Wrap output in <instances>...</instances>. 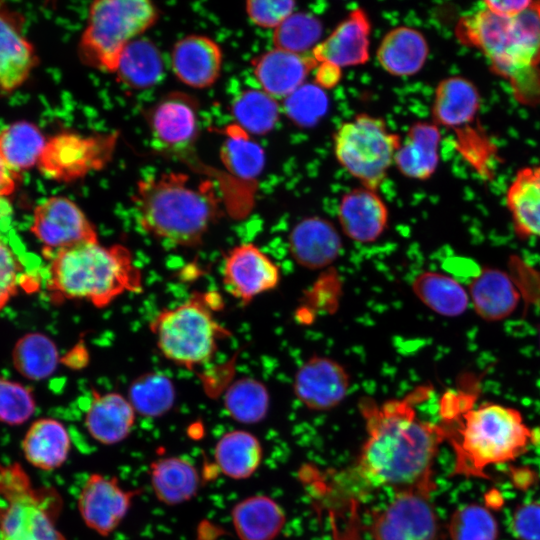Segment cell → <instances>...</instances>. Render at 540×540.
<instances>
[{
    "label": "cell",
    "instance_id": "cell-1",
    "mask_svg": "<svg viewBox=\"0 0 540 540\" xmlns=\"http://www.w3.org/2000/svg\"><path fill=\"white\" fill-rule=\"evenodd\" d=\"M428 392L421 386L403 398L381 404L371 398L359 401L366 440L353 465L340 474L356 492L387 488L395 494H430L434 490L433 464L445 433L442 425L417 417L415 407Z\"/></svg>",
    "mask_w": 540,
    "mask_h": 540
},
{
    "label": "cell",
    "instance_id": "cell-2",
    "mask_svg": "<svg viewBox=\"0 0 540 540\" xmlns=\"http://www.w3.org/2000/svg\"><path fill=\"white\" fill-rule=\"evenodd\" d=\"M132 202L140 227L182 247H196L220 214L212 184L196 183L183 172H164L139 180Z\"/></svg>",
    "mask_w": 540,
    "mask_h": 540
},
{
    "label": "cell",
    "instance_id": "cell-3",
    "mask_svg": "<svg viewBox=\"0 0 540 540\" xmlns=\"http://www.w3.org/2000/svg\"><path fill=\"white\" fill-rule=\"evenodd\" d=\"M47 289L59 302L86 300L103 308L124 293L141 292L142 273L127 247L85 242L51 255Z\"/></svg>",
    "mask_w": 540,
    "mask_h": 540
},
{
    "label": "cell",
    "instance_id": "cell-4",
    "mask_svg": "<svg viewBox=\"0 0 540 540\" xmlns=\"http://www.w3.org/2000/svg\"><path fill=\"white\" fill-rule=\"evenodd\" d=\"M452 420L456 424L442 427L454 450V475L488 477L487 467L515 459L532 440L520 412L500 404H483Z\"/></svg>",
    "mask_w": 540,
    "mask_h": 540
},
{
    "label": "cell",
    "instance_id": "cell-5",
    "mask_svg": "<svg viewBox=\"0 0 540 540\" xmlns=\"http://www.w3.org/2000/svg\"><path fill=\"white\" fill-rule=\"evenodd\" d=\"M222 306L218 294L195 292L178 306L159 312L150 330L163 356L187 369L210 361L218 342L230 335L214 316Z\"/></svg>",
    "mask_w": 540,
    "mask_h": 540
},
{
    "label": "cell",
    "instance_id": "cell-6",
    "mask_svg": "<svg viewBox=\"0 0 540 540\" xmlns=\"http://www.w3.org/2000/svg\"><path fill=\"white\" fill-rule=\"evenodd\" d=\"M62 496L35 486L24 467L0 462V540H66L57 528Z\"/></svg>",
    "mask_w": 540,
    "mask_h": 540
},
{
    "label": "cell",
    "instance_id": "cell-7",
    "mask_svg": "<svg viewBox=\"0 0 540 540\" xmlns=\"http://www.w3.org/2000/svg\"><path fill=\"white\" fill-rule=\"evenodd\" d=\"M159 18L147 0H97L90 4L86 26L78 42L83 64L114 74L124 49Z\"/></svg>",
    "mask_w": 540,
    "mask_h": 540
},
{
    "label": "cell",
    "instance_id": "cell-8",
    "mask_svg": "<svg viewBox=\"0 0 540 540\" xmlns=\"http://www.w3.org/2000/svg\"><path fill=\"white\" fill-rule=\"evenodd\" d=\"M400 143V135L390 131L383 119L361 113L338 127L334 153L363 187L377 191L394 164Z\"/></svg>",
    "mask_w": 540,
    "mask_h": 540
},
{
    "label": "cell",
    "instance_id": "cell-9",
    "mask_svg": "<svg viewBox=\"0 0 540 540\" xmlns=\"http://www.w3.org/2000/svg\"><path fill=\"white\" fill-rule=\"evenodd\" d=\"M119 132H60L47 139L37 164L51 180L68 183L105 168L113 159Z\"/></svg>",
    "mask_w": 540,
    "mask_h": 540
},
{
    "label": "cell",
    "instance_id": "cell-10",
    "mask_svg": "<svg viewBox=\"0 0 540 540\" xmlns=\"http://www.w3.org/2000/svg\"><path fill=\"white\" fill-rule=\"evenodd\" d=\"M429 495L418 491L396 493L373 514L372 540H435L438 520Z\"/></svg>",
    "mask_w": 540,
    "mask_h": 540
},
{
    "label": "cell",
    "instance_id": "cell-11",
    "mask_svg": "<svg viewBox=\"0 0 540 540\" xmlns=\"http://www.w3.org/2000/svg\"><path fill=\"white\" fill-rule=\"evenodd\" d=\"M30 231L51 255L80 243L98 241L86 214L64 196L49 197L35 207Z\"/></svg>",
    "mask_w": 540,
    "mask_h": 540
},
{
    "label": "cell",
    "instance_id": "cell-12",
    "mask_svg": "<svg viewBox=\"0 0 540 540\" xmlns=\"http://www.w3.org/2000/svg\"><path fill=\"white\" fill-rule=\"evenodd\" d=\"M222 278L225 290L243 305L275 289L281 280L279 266L258 246L242 243L224 258Z\"/></svg>",
    "mask_w": 540,
    "mask_h": 540
},
{
    "label": "cell",
    "instance_id": "cell-13",
    "mask_svg": "<svg viewBox=\"0 0 540 540\" xmlns=\"http://www.w3.org/2000/svg\"><path fill=\"white\" fill-rule=\"evenodd\" d=\"M139 494V490L124 489L116 477L92 473L79 492L77 508L89 529L107 537L123 521Z\"/></svg>",
    "mask_w": 540,
    "mask_h": 540
},
{
    "label": "cell",
    "instance_id": "cell-14",
    "mask_svg": "<svg viewBox=\"0 0 540 540\" xmlns=\"http://www.w3.org/2000/svg\"><path fill=\"white\" fill-rule=\"evenodd\" d=\"M147 122L156 147L185 152L198 137V103L186 93L171 92L149 110Z\"/></svg>",
    "mask_w": 540,
    "mask_h": 540
},
{
    "label": "cell",
    "instance_id": "cell-15",
    "mask_svg": "<svg viewBox=\"0 0 540 540\" xmlns=\"http://www.w3.org/2000/svg\"><path fill=\"white\" fill-rule=\"evenodd\" d=\"M350 375L338 361L314 355L296 371L293 391L297 399L308 409L331 410L347 396Z\"/></svg>",
    "mask_w": 540,
    "mask_h": 540
},
{
    "label": "cell",
    "instance_id": "cell-16",
    "mask_svg": "<svg viewBox=\"0 0 540 540\" xmlns=\"http://www.w3.org/2000/svg\"><path fill=\"white\" fill-rule=\"evenodd\" d=\"M171 68L183 84L206 89L216 83L223 65V52L212 38L190 34L179 39L171 51Z\"/></svg>",
    "mask_w": 540,
    "mask_h": 540
},
{
    "label": "cell",
    "instance_id": "cell-17",
    "mask_svg": "<svg viewBox=\"0 0 540 540\" xmlns=\"http://www.w3.org/2000/svg\"><path fill=\"white\" fill-rule=\"evenodd\" d=\"M371 22L362 8L352 10L334 30L312 50L318 62L340 67L358 66L369 59Z\"/></svg>",
    "mask_w": 540,
    "mask_h": 540
},
{
    "label": "cell",
    "instance_id": "cell-18",
    "mask_svg": "<svg viewBox=\"0 0 540 540\" xmlns=\"http://www.w3.org/2000/svg\"><path fill=\"white\" fill-rule=\"evenodd\" d=\"M292 259L301 267L319 270L334 263L343 249L336 227L326 218L309 216L301 219L288 235Z\"/></svg>",
    "mask_w": 540,
    "mask_h": 540
},
{
    "label": "cell",
    "instance_id": "cell-19",
    "mask_svg": "<svg viewBox=\"0 0 540 540\" xmlns=\"http://www.w3.org/2000/svg\"><path fill=\"white\" fill-rule=\"evenodd\" d=\"M388 219V208L381 196L363 186L344 194L338 206L343 233L357 243L376 241L386 230Z\"/></svg>",
    "mask_w": 540,
    "mask_h": 540
},
{
    "label": "cell",
    "instance_id": "cell-20",
    "mask_svg": "<svg viewBox=\"0 0 540 540\" xmlns=\"http://www.w3.org/2000/svg\"><path fill=\"white\" fill-rule=\"evenodd\" d=\"M318 62L312 54H297L277 48L252 61L253 73L261 89L277 99H285L300 86Z\"/></svg>",
    "mask_w": 540,
    "mask_h": 540
},
{
    "label": "cell",
    "instance_id": "cell-21",
    "mask_svg": "<svg viewBox=\"0 0 540 540\" xmlns=\"http://www.w3.org/2000/svg\"><path fill=\"white\" fill-rule=\"evenodd\" d=\"M512 18L481 8L462 16L456 24L458 41L480 51L493 71L506 59L512 44Z\"/></svg>",
    "mask_w": 540,
    "mask_h": 540
},
{
    "label": "cell",
    "instance_id": "cell-22",
    "mask_svg": "<svg viewBox=\"0 0 540 540\" xmlns=\"http://www.w3.org/2000/svg\"><path fill=\"white\" fill-rule=\"evenodd\" d=\"M512 44L504 62L493 72L510 84L525 78L540 65V1H532L513 17Z\"/></svg>",
    "mask_w": 540,
    "mask_h": 540
},
{
    "label": "cell",
    "instance_id": "cell-23",
    "mask_svg": "<svg viewBox=\"0 0 540 540\" xmlns=\"http://www.w3.org/2000/svg\"><path fill=\"white\" fill-rule=\"evenodd\" d=\"M136 412L128 398L116 392L93 391L84 424L89 435L103 445H114L131 433Z\"/></svg>",
    "mask_w": 540,
    "mask_h": 540
},
{
    "label": "cell",
    "instance_id": "cell-24",
    "mask_svg": "<svg viewBox=\"0 0 540 540\" xmlns=\"http://www.w3.org/2000/svg\"><path fill=\"white\" fill-rule=\"evenodd\" d=\"M35 64L32 44L12 13L0 3V89L13 91L20 87Z\"/></svg>",
    "mask_w": 540,
    "mask_h": 540
},
{
    "label": "cell",
    "instance_id": "cell-25",
    "mask_svg": "<svg viewBox=\"0 0 540 540\" xmlns=\"http://www.w3.org/2000/svg\"><path fill=\"white\" fill-rule=\"evenodd\" d=\"M481 97L476 85L463 76L442 79L435 88L432 102V122L447 128L471 124L478 114Z\"/></svg>",
    "mask_w": 540,
    "mask_h": 540
},
{
    "label": "cell",
    "instance_id": "cell-26",
    "mask_svg": "<svg viewBox=\"0 0 540 540\" xmlns=\"http://www.w3.org/2000/svg\"><path fill=\"white\" fill-rule=\"evenodd\" d=\"M441 133L433 122L413 123L396 152L394 164L405 177L427 180L439 163Z\"/></svg>",
    "mask_w": 540,
    "mask_h": 540
},
{
    "label": "cell",
    "instance_id": "cell-27",
    "mask_svg": "<svg viewBox=\"0 0 540 540\" xmlns=\"http://www.w3.org/2000/svg\"><path fill=\"white\" fill-rule=\"evenodd\" d=\"M429 45L423 33L408 26L389 30L382 38L376 58L389 74L407 77L417 74L425 65Z\"/></svg>",
    "mask_w": 540,
    "mask_h": 540
},
{
    "label": "cell",
    "instance_id": "cell-28",
    "mask_svg": "<svg viewBox=\"0 0 540 540\" xmlns=\"http://www.w3.org/2000/svg\"><path fill=\"white\" fill-rule=\"evenodd\" d=\"M25 460L35 468L52 471L67 460L71 439L64 424L53 418H40L26 431L22 443Z\"/></svg>",
    "mask_w": 540,
    "mask_h": 540
},
{
    "label": "cell",
    "instance_id": "cell-29",
    "mask_svg": "<svg viewBox=\"0 0 540 540\" xmlns=\"http://www.w3.org/2000/svg\"><path fill=\"white\" fill-rule=\"evenodd\" d=\"M149 477L155 497L168 506L191 500L200 487V475L196 467L189 460L177 456L153 461Z\"/></svg>",
    "mask_w": 540,
    "mask_h": 540
},
{
    "label": "cell",
    "instance_id": "cell-30",
    "mask_svg": "<svg viewBox=\"0 0 540 540\" xmlns=\"http://www.w3.org/2000/svg\"><path fill=\"white\" fill-rule=\"evenodd\" d=\"M516 233L540 239V164L520 169L506 192Z\"/></svg>",
    "mask_w": 540,
    "mask_h": 540
},
{
    "label": "cell",
    "instance_id": "cell-31",
    "mask_svg": "<svg viewBox=\"0 0 540 540\" xmlns=\"http://www.w3.org/2000/svg\"><path fill=\"white\" fill-rule=\"evenodd\" d=\"M231 519L240 540H274L286 521L282 508L265 495L250 496L235 504Z\"/></svg>",
    "mask_w": 540,
    "mask_h": 540
},
{
    "label": "cell",
    "instance_id": "cell-32",
    "mask_svg": "<svg viewBox=\"0 0 540 540\" xmlns=\"http://www.w3.org/2000/svg\"><path fill=\"white\" fill-rule=\"evenodd\" d=\"M164 73V61L149 39L137 38L122 52L114 74L124 86L133 90L149 89L156 85Z\"/></svg>",
    "mask_w": 540,
    "mask_h": 540
},
{
    "label": "cell",
    "instance_id": "cell-33",
    "mask_svg": "<svg viewBox=\"0 0 540 540\" xmlns=\"http://www.w3.org/2000/svg\"><path fill=\"white\" fill-rule=\"evenodd\" d=\"M262 456L263 450L258 438L244 430L225 433L214 450L220 472L234 480L253 475L261 464Z\"/></svg>",
    "mask_w": 540,
    "mask_h": 540
},
{
    "label": "cell",
    "instance_id": "cell-34",
    "mask_svg": "<svg viewBox=\"0 0 540 540\" xmlns=\"http://www.w3.org/2000/svg\"><path fill=\"white\" fill-rule=\"evenodd\" d=\"M411 289L421 303L443 316L460 315L469 302L466 290L457 280L436 271L418 273L412 281Z\"/></svg>",
    "mask_w": 540,
    "mask_h": 540
},
{
    "label": "cell",
    "instance_id": "cell-35",
    "mask_svg": "<svg viewBox=\"0 0 540 540\" xmlns=\"http://www.w3.org/2000/svg\"><path fill=\"white\" fill-rule=\"evenodd\" d=\"M470 298L476 312L485 320H501L510 315L518 293L509 277L498 270H485L470 285Z\"/></svg>",
    "mask_w": 540,
    "mask_h": 540
},
{
    "label": "cell",
    "instance_id": "cell-36",
    "mask_svg": "<svg viewBox=\"0 0 540 540\" xmlns=\"http://www.w3.org/2000/svg\"><path fill=\"white\" fill-rule=\"evenodd\" d=\"M46 141L36 125L15 122L0 131V157L18 175L38 164Z\"/></svg>",
    "mask_w": 540,
    "mask_h": 540
},
{
    "label": "cell",
    "instance_id": "cell-37",
    "mask_svg": "<svg viewBox=\"0 0 540 540\" xmlns=\"http://www.w3.org/2000/svg\"><path fill=\"white\" fill-rule=\"evenodd\" d=\"M236 125L247 134L265 135L277 124L280 107L277 100L262 89H246L232 101Z\"/></svg>",
    "mask_w": 540,
    "mask_h": 540
},
{
    "label": "cell",
    "instance_id": "cell-38",
    "mask_svg": "<svg viewBox=\"0 0 540 540\" xmlns=\"http://www.w3.org/2000/svg\"><path fill=\"white\" fill-rule=\"evenodd\" d=\"M58 350L54 342L41 333H29L15 343L12 350L14 368L30 380L49 377L58 363Z\"/></svg>",
    "mask_w": 540,
    "mask_h": 540
},
{
    "label": "cell",
    "instance_id": "cell-39",
    "mask_svg": "<svg viewBox=\"0 0 540 540\" xmlns=\"http://www.w3.org/2000/svg\"><path fill=\"white\" fill-rule=\"evenodd\" d=\"M128 400L135 412L141 416L160 417L167 413L175 402L174 385L163 374L147 373L131 383Z\"/></svg>",
    "mask_w": 540,
    "mask_h": 540
},
{
    "label": "cell",
    "instance_id": "cell-40",
    "mask_svg": "<svg viewBox=\"0 0 540 540\" xmlns=\"http://www.w3.org/2000/svg\"><path fill=\"white\" fill-rule=\"evenodd\" d=\"M269 402L266 386L249 377L233 383L224 397V405L230 417L244 424H255L263 420L267 415Z\"/></svg>",
    "mask_w": 540,
    "mask_h": 540
},
{
    "label": "cell",
    "instance_id": "cell-41",
    "mask_svg": "<svg viewBox=\"0 0 540 540\" xmlns=\"http://www.w3.org/2000/svg\"><path fill=\"white\" fill-rule=\"evenodd\" d=\"M237 125L227 130L221 148V159L226 168L243 179L259 176L265 165L262 147Z\"/></svg>",
    "mask_w": 540,
    "mask_h": 540
},
{
    "label": "cell",
    "instance_id": "cell-42",
    "mask_svg": "<svg viewBox=\"0 0 540 540\" xmlns=\"http://www.w3.org/2000/svg\"><path fill=\"white\" fill-rule=\"evenodd\" d=\"M323 25L320 19L307 12H293L276 29L272 41L274 48L306 54L321 41Z\"/></svg>",
    "mask_w": 540,
    "mask_h": 540
},
{
    "label": "cell",
    "instance_id": "cell-43",
    "mask_svg": "<svg viewBox=\"0 0 540 540\" xmlns=\"http://www.w3.org/2000/svg\"><path fill=\"white\" fill-rule=\"evenodd\" d=\"M329 100L324 89L315 83H304L283 100V110L301 128L315 126L327 113Z\"/></svg>",
    "mask_w": 540,
    "mask_h": 540
},
{
    "label": "cell",
    "instance_id": "cell-44",
    "mask_svg": "<svg viewBox=\"0 0 540 540\" xmlns=\"http://www.w3.org/2000/svg\"><path fill=\"white\" fill-rule=\"evenodd\" d=\"M449 533L452 540H496L498 525L486 508L469 504L452 514Z\"/></svg>",
    "mask_w": 540,
    "mask_h": 540
},
{
    "label": "cell",
    "instance_id": "cell-45",
    "mask_svg": "<svg viewBox=\"0 0 540 540\" xmlns=\"http://www.w3.org/2000/svg\"><path fill=\"white\" fill-rule=\"evenodd\" d=\"M36 401L30 388L0 377V422L18 426L35 413Z\"/></svg>",
    "mask_w": 540,
    "mask_h": 540
},
{
    "label": "cell",
    "instance_id": "cell-46",
    "mask_svg": "<svg viewBox=\"0 0 540 540\" xmlns=\"http://www.w3.org/2000/svg\"><path fill=\"white\" fill-rule=\"evenodd\" d=\"M295 5L291 0H251L246 2L245 11L253 24L276 29L294 12Z\"/></svg>",
    "mask_w": 540,
    "mask_h": 540
},
{
    "label": "cell",
    "instance_id": "cell-47",
    "mask_svg": "<svg viewBox=\"0 0 540 540\" xmlns=\"http://www.w3.org/2000/svg\"><path fill=\"white\" fill-rule=\"evenodd\" d=\"M19 272L16 255L0 237V311L17 292Z\"/></svg>",
    "mask_w": 540,
    "mask_h": 540
},
{
    "label": "cell",
    "instance_id": "cell-48",
    "mask_svg": "<svg viewBox=\"0 0 540 540\" xmlns=\"http://www.w3.org/2000/svg\"><path fill=\"white\" fill-rule=\"evenodd\" d=\"M512 527L520 540H540V504L518 506L513 513Z\"/></svg>",
    "mask_w": 540,
    "mask_h": 540
},
{
    "label": "cell",
    "instance_id": "cell-49",
    "mask_svg": "<svg viewBox=\"0 0 540 540\" xmlns=\"http://www.w3.org/2000/svg\"><path fill=\"white\" fill-rule=\"evenodd\" d=\"M17 176L0 157V218L10 212L9 197L16 188Z\"/></svg>",
    "mask_w": 540,
    "mask_h": 540
},
{
    "label": "cell",
    "instance_id": "cell-50",
    "mask_svg": "<svg viewBox=\"0 0 540 540\" xmlns=\"http://www.w3.org/2000/svg\"><path fill=\"white\" fill-rule=\"evenodd\" d=\"M531 2L530 0H485L483 6L498 16L513 18L524 11Z\"/></svg>",
    "mask_w": 540,
    "mask_h": 540
},
{
    "label": "cell",
    "instance_id": "cell-51",
    "mask_svg": "<svg viewBox=\"0 0 540 540\" xmlns=\"http://www.w3.org/2000/svg\"><path fill=\"white\" fill-rule=\"evenodd\" d=\"M341 68L331 63H318L315 71V84L322 89H330L336 86L342 76Z\"/></svg>",
    "mask_w": 540,
    "mask_h": 540
}]
</instances>
